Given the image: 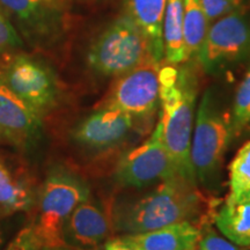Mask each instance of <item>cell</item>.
<instances>
[{
    "instance_id": "cell-1",
    "label": "cell",
    "mask_w": 250,
    "mask_h": 250,
    "mask_svg": "<svg viewBox=\"0 0 250 250\" xmlns=\"http://www.w3.org/2000/svg\"><path fill=\"white\" fill-rule=\"evenodd\" d=\"M137 190L142 191L118 197L111 206L112 227L123 235L192 221L206 204L197 183L181 175Z\"/></svg>"
},
{
    "instance_id": "cell-2",
    "label": "cell",
    "mask_w": 250,
    "mask_h": 250,
    "mask_svg": "<svg viewBox=\"0 0 250 250\" xmlns=\"http://www.w3.org/2000/svg\"><path fill=\"white\" fill-rule=\"evenodd\" d=\"M159 80L162 140L181 175L197 183L190 160L197 99L196 78L186 67L166 64L160 67Z\"/></svg>"
},
{
    "instance_id": "cell-3",
    "label": "cell",
    "mask_w": 250,
    "mask_h": 250,
    "mask_svg": "<svg viewBox=\"0 0 250 250\" xmlns=\"http://www.w3.org/2000/svg\"><path fill=\"white\" fill-rule=\"evenodd\" d=\"M90 197L88 184L67 168L55 167L46 175L36 199V219L31 224L42 247L65 245L62 228L74 208Z\"/></svg>"
},
{
    "instance_id": "cell-4",
    "label": "cell",
    "mask_w": 250,
    "mask_h": 250,
    "mask_svg": "<svg viewBox=\"0 0 250 250\" xmlns=\"http://www.w3.org/2000/svg\"><path fill=\"white\" fill-rule=\"evenodd\" d=\"M149 57L153 55L148 40L124 13L94 41L87 54V62L102 76L117 78Z\"/></svg>"
},
{
    "instance_id": "cell-5",
    "label": "cell",
    "mask_w": 250,
    "mask_h": 250,
    "mask_svg": "<svg viewBox=\"0 0 250 250\" xmlns=\"http://www.w3.org/2000/svg\"><path fill=\"white\" fill-rule=\"evenodd\" d=\"M233 134L230 116L219 108L210 92H205L197 109L190 148L197 182L206 184L217 179Z\"/></svg>"
},
{
    "instance_id": "cell-6",
    "label": "cell",
    "mask_w": 250,
    "mask_h": 250,
    "mask_svg": "<svg viewBox=\"0 0 250 250\" xmlns=\"http://www.w3.org/2000/svg\"><path fill=\"white\" fill-rule=\"evenodd\" d=\"M0 81L41 116L57 101L55 74L45 64L28 55L11 52L0 57Z\"/></svg>"
},
{
    "instance_id": "cell-7",
    "label": "cell",
    "mask_w": 250,
    "mask_h": 250,
    "mask_svg": "<svg viewBox=\"0 0 250 250\" xmlns=\"http://www.w3.org/2000/svg\"><path fill=\"white\" fill-rule=\"evenodd\" d=\"M177 175H181L179 167L162 140L160 121L151 137L142 145L125 153L115 169L116 182L122 187L133 189L153 186Z\"/></svg>"
},
{
    "instance_id": "cell-8",
    "label": "cell",
    "mask_w": 250,
    "mask_h": 250,
    "mask_svg": "<svg viewBox=\"0 0 250 250\" xmlns=\"http://www.w3.org/2000/svg\"><path fill=\"white\" fill-rule=\"evenodd\" d=\"M160 62L149 57L117 77L101 108L116 109L133 118L151 116L160 104Z\"/></svg>"
},
{
    "instance_id": "cell-9",
    "label": "cell",
    "mask_w": 250,
    "mask_h": 250,
    "mask_svg": "<svg viewBox=\"0 0 250 250\" xmlns=\"http://www.w3.org/2000/svg\"><path fill=\"white\" fill-rule=\"evenodd\" d=\"M250 56V22L234 11L217 19L196 59L205 71H215L225 65L245 61Z\"/></svg>"
},
{
    "instance_id": "cell-10",
    "label": "cell",
    "mask_w": 250,
    "mask_h": 250,
    "mask_svg": "<svg viewBox=\"0 0 250 250\" xmlns=\"http://www.w3.org/2000/svg\"><path fill=\"white\" fill-rule=\"evenodd\" d=\"M0 8L33 43H43L55 37L64 22L62 0H0Z\"/></svg>"
},
{
    "instance_id": "cell-11",
    "label": "cell",
    "mask_w": 250,
    "mask_h": 250,
    "mask_svg": "<svg viewBox=\"0 0 250 250\" xmlns=\"http://www.w3.org/2000/svg\"><path fill=\"white\" fill-rule=\"evenodd\" d=\"M134 118L116 109L100 108L83 118L72 130L78 145L93 151H103L121 144L129 136Z\"/></svg>"
},
{
    "instance_id": "cell-12",
    "label": "cell",
    "mask_w": 250,
    "mask_h": 250,
    "mask_svg": "<svg viewBox=\"0 0 250 250\" xmlns=\"http://www.w3.org/2000/svg\"><path fill=\"white\" fill-rule=\"evenodd\" d=\"M42 116L0 81V139L26 149L35 144Z\"/></svg>"
},
{
    "instance_id": "cell-13",
    "label": "cell",
    "mask_w": 250,
    "mask_h": 250,
    "mask_svg": "<svg viewBox=\"0 0 250 250\" xmlns=\"http://www.w3.org/2000/svg\"><path fill=\"white\" fill-rule=\"evenodd\" d=\"M114 232L110 217L92 197L74 208L62 228V241L71 248L87 250L100 247Z\"/></svg>"
},
{
    "instance_id": "cell-14",
    "label": "cell",
    "mask_w": 250,
    "mask_h": 250,
    "mask_svg": "<svg viewBox=\"0 0 250 250\" xmlns=\"http://www.w3.org/2000/svg\"><path fill=\"white\" fill-rule=\"evenodd\" d=\"M201 235L202 230L192 221L186 220L121 237L136 250H195Z\"/></svg>"
},
{
    "instance_id": "cell-15",
    "label": "cell",
    "mask_w": 250,
    "mask_h": 250,
    "mask_svg": "<svg viewBox=\"0 0 250 250\" xmlns=\"http://www.w3.org/2000/svg\"><path fill=\"white\" fill-rule=\"evenodd\" d=\"M166 0H126V13L143 31L158 62L164 59V14Z\"/></svg>"
},
{
    "instance_id": "cell-16",
    "label": "cell",
    "mask_w": 250,
    "mask_h": 250,
    "mask_svg": "<svg viewBox=\"0 0 250 250\" xmlns=\"http://www.w3.org/2000/svg\"><path fill=\"white\" fill-rule=\"evenodd\" d=\"M35 201V192L28 177L0 160V215L30 210Z\"/></svg>"
},
{
    "instance_id": "cell-17",
    "label": "cell",
    "mask_w": 250,
    "mask_h": 250,
    "mask_svg": "<svg viewBox=\"0 0 250 250\" xmlns=\"http://www.w3.org/2000/svg\"><path fill=\"white\" fill-rule=\"evenodd\" d=\"M214 224L226 239L240 247H250V199L242 197L239 201L224 205L214 213Z\"/></svg>"
},
{
    "instance_id": "cell-18",
    "label": "cell",
    "mask_w": 250,
    "mask_h": 250,
    "mask_svg": "<svg viewBox=\"0 0 250 250\" xmlns=\"http://www.w3.org/2000/svg\"><path fill=\"white\" fill-rule=\"evenodd\" d=\"M162 37L166 62L170 65L186 62L188 57L183 39V0H166Z\"/></svg>"
},
{
    "instance_id": "cell-19",
    "label": "cell",
    "mask_w": 250,
    "mask_h": 250,
    "mask_svg": "<svg viewBox=\"0 0 250 250\" xmlns=\"http://www.w3.org/2000/svg\"><path fill=\"white\" fill-rule=\"evenodd\" d=\"M210 21L199 0H183V39L188 61L196 58L208 34Z\"/></svg>"
},
{
    "instance_id": "cell-20",
    "label": "cell",
    "mask_w": 250,
    "mask_h": 250,
    "mask_svg": "<svg viewBox=\"0 0 250 250\" xmlns=\"http://www.w3.org/2000/svg\"><path fill=\"white\" fill-rule=\"evenodd\" d=\"M229 193L226 202L234 203L250 191V140L234 156L228 167Z\"/></svg>"
},
{
    "instance_id": "cell-21",
    "label": "cell",
    "mask_w": 250,
    "mask_h": 250,
    "mask_svg": "<svg viewBox=\"0 0 250 250\" xmlns=\"http://www.w3.org/2000/svg\"><path fill=\"white\" fill-rule=\"evenodd\" d=\"M250 123V67L246 72L234 95L230 124L233 133L240 132Z\"/></svg>"
},
{
    "instance_id": "cell-22",
    "label": "cell",
    "mask_w": 250,
    "mask_h": 250,
    "mask_svg": "<svg viewBox=\"0 0 250 250\" xmlns=\"http://www.w3.org/2000/svg\"><path fill=\"white\" fill-rule=\"evenodd\" d=\"M22 45L18 31L5 15L0 13V57L11 54Z\"/></svg>"
},
{
    "instance_id": "cell-23",
    "label": "cell",
    "mask_w": 250,
    "mask_h": 250,
    "mask_svg": "<svg viewBox=\"0 0 250 250\" xmlns=\"http://www.w3.org/2000/svg\"><path fill=\"white\" fill-rule=\"evenodd\" d=\"M195 250H248V248L237 246L214 230L208 229L202 233Z\"/></svg>"
},
{
    "instance_id": "cell-24",
    "label": "cell",
    "mask_w": 250,
    "mask_h": 250,
    "mask_svg": "<svg viewBox=\"0 0 250 250\" xmlns=\"http://www.w3.org/2000/svg\"><path fill=\"white\" fill-rule=\"evenodd\" d=\"M42 246L34 232L33 225H28L19 232L5 250H41Z\"/></svg>"
},
{
    "instance_id": "cell-25",
    "label": "cell",
    "mask_w": 250,
    "mask_h": 250,
    "mask_svg": "<svg viewBox=\"0 0 250 250\" xmlns=\"http://www.w3.org/2000/svg\"><path fill=\"white\" fill-rule=\"evenodd\" d=\"M210 22L234 11L229 0H199Z\"/></svg>"
},
{
    "instance_id": "cell-26",
    "label": "cell",
    "mask_w": 250,
    "mask_h": 250,
    "mask_svg": "<svg viewBox=\"0 0 250 250\" xmlns=\"http://www.w3.org/2000/svg\"><path fill=\"white\" fill-rule=\"evenodd\" d=\"M102 248L103 250H136L129 243L125 242L121 236L108 239L107 241L103 243Z\"/></svg>"
},
{
    "instance_id": "cell-27",
    "label": "cell",
    "mask_w": 250,
    "mask_h": 250,
    "mask_svg": "<svg viewBox=\"0 0 250 250\" xmlns=\"http://www.w3.org/2000/svg\"><path fill=\"white\" fill-rule=\"evenodd\" d=\"M41 250H77L74 248H71L66 245H61V246H54V247H42Z\"/></svg>"
},
{
    "instance_id": "cell-28",
    "label": "cell",
    "mask_w": 250,
    "mask_h": 250,
    "mask_svg": "<svg viewBox=\"0 0 250 250\" xmlns=\"http://www.w3.org/2000/svg\"><path fill=\"white\" fill-rule=\"evenodd\" d=\"M230 4L234 7V9H236V11H239V8L242 7V5L245 4L246 0H229Z\"/></svg>"
},
{
    "instance_id": "cell-29",
    "label": "cell",
    "mask_w": 250,
    "mask_h": 250,
    "mask_svg": "<svg viewBox=\"0 0 250 250\" xmlns=\"http://www.w3.org/2000/svg\"><path fill=\"white\" fill-rule=\"evenodd\" d=\"M2 240H4V234H2V230H1V228H0V246H1V243H2Z\"/></svg>"
},
{
    "instance_id": "cell-30",
    "label": "cell",
    "mask_w": 250,
    "mask_h": 250,
    "mask_svg": "<svg viewBox=\"0 0 250 250\" xmlns=\"http://www.w3.org/2000/svg\"><path fill=\"white\" fill-rule=\"evenodd\" d=\"M87 250H103V248H102V246H100V247H96V248H92V249H87Z\"/></svg>"
},
{
    "instance_id": "cell-31",
    "label": "cell",
    "mask_w": 250,
    "mask_h": 250,
    "mask_svg": "<svg viewBox=\"0 0 250 250\" xmlns=\"http://www.w3.org/2000/svg\"><path fill=\"white\" fill-rule=\"evenodd\" d=\"M243 197H246V198H248V199H250V191H249V192H247V193H246V195H245V196H243Z\"/></svg>"
},
{
    "instance_id": "cell-32",
    "label": "cell",
    "mask_w": 250,
    "mask_h": 250,
    "mask_svg": "<svg viewBox=\"0 0 250 250\" xmlns=\"http://www.w3.org/2000/svg\"><path fill=\"white\" fill-rule=\"evenodd\" d=\"M0 13H1V12H0Z\"/></svg>"
},
{
    "instance_id": "cell-33",
    "label": "cell",
    "mask_w": 250,
    "mask_h": 250,
    "mask_svg": "<svg viewBox=\"0 0 250 250\" xmlns=\"http://www.w3.org/2000/svg\"><path fill=\"white\" fill-rule=\"evenodd\" d=\"M0 140H1V139H0Z\"/></svg>"
}]
</instances>
